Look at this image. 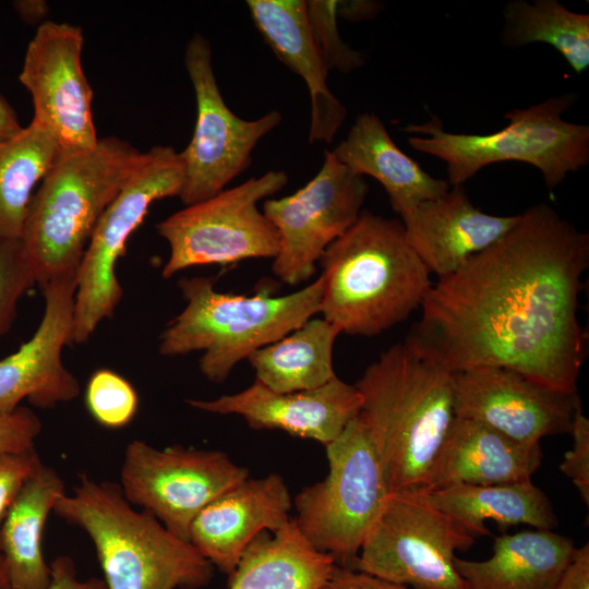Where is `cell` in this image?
<instances>
[{"label":"cell","mask_w":589,"mask_h":589,"mask_svg":"<svg viewBox=\"0 0 589 589\" xmlns=\"http://www.w3.org/2000/svg\"><path fill=\"white\" fill-rule=\"evenodd\" d=\"M589 235L550 205L529 207L495 243L437 278L406 342L449 372L495 366L577 393Z\"/></svg>","instance_id":"6da1fadb"},{"label":"cell","mask_w":589,"mask_h":589,"mask_svg":"<svg viewBox=\"0 0 589 589\" xmlns=\"http://www.w3.org/2000/svg\"><path fill=\"white\" fill-rule=\"evenodd\" d=\"M354 386L389 493H428L455 418L452 372L400 342L372 362Z\"/></svg>","instance_id":"7a4b0ae2"},{"label":"cell","mask_w":589,"mask_h":589,"mask_svg":"<svg viewBox=\"0 0 589 589\" xmlns=\"http://www.w3.org/2000/svg\"><path fill=\"white\" fill-rule=\"evenodd\" d=\"M320 313L341 333L371 337L421 308L431 274L408 243L399 219L362 211L322 254Z\"/></svg>","instance_id":"3957f363"},{"label":"cell","mask_w":589,"mask_h":589,"mask_svg":"<svg viewBox=\"0 0 589 589\" xmlns=\"http://www.w3.org/2000/svg\"><path fill=\"white\" fill-rule=\"evenodd\" d=\"M53 514L81 528L95 546L107 589H200L214 566L146 510H136L119 484L80 477Z\"/></svg>","instance_id":"277c9868"},{"label":"cell","mask_w":589,"mask_h":589,"mask_svg":"<svg viewBox=\"0 0 589 589\" xmlns=\"http://www.w3.org/2000/svg\"><path fill=\"white\" fill-rule=\"evenodd\" d=\"M142 157L116 136L99 139L88 151L61 153L33 194L20 238L40 288L77 275L100 217Z\"/></svg>","instance_id":"5b68a950"},{"label":"cell","mask_w":589,"mask_h":589,"mask_svg":"<svg viewBox=\"0 0 589 589\" xmlns=\"http://www.w3.org/2000/svg\"><path fill=\"white\" fill-rule=\"evenodd\" d=\"M325 279L285 296L220 292L211 277L182 278L187 302L159 337L163 356L202 351L201 373L213 383L227 380L233 368L256 350L283 338L320 313Z\"/></svg>","instance_id":"8992f818"},{"label":"cell","mask_w":589,"mask_h":589,"mask_svg":"<svg viewBox=\"0 0 589 589\" xmlns=\"http://www.w3.org/2000/svg\"><path fill=\"white\" fill-rule=\"evenodd\" d=\"M575 99L565 94L513 109L505 115L508 124L489 134L452 133L436 117L404 130L420 134L408 137L413 149L446 164L450 185H462L485 166L520 161L536 167L553 190L589 163V127L562 117Z\"/></svg>","instance_id":"52a82bcc"},{"label":"cell","mask_w":589,"mask_h":589,"mask_svg":"<svg viewBox=\"0 0 589 589\" xmlns=\"http://www.w3.org/2000/svg\"><path fill=\"white\" fill-rule=\"evenodd\" d=\"M325 447L328 473L297 494L294 520L316 550L353 569L389 490L360 413Z\"/></svg>","instance_id":"ba28073f"},{"label":"cell","mask_w":589,"mask_h":589,"mask_svg":"<svg viewBox=\"0 0 589 589\" xmlns=\"http://www.w3.org/2000/svg\"><path fill=\"white\" fill-rule=\"evenodd\" d=\"M184 163L172 146L156 145L100 217L81 261L74 297L72 345L86 342L98 325L113 315L122 288L116 267L127 242L158 200L180 195Z\"/></svg>","instance_id":"9c48e42d"},{"label":"cell","mask_w":589,"mask_h":589,"mask_svg":"<svg viewBox=\"0 0 589 589\" xmlns=\"http://www.w3.org/2000/svg\"><path fill=\"white\" fill-rule=\"evenodd\" d=\"M287 183L285 171L268 170L161 220L156 229L169 245L161 275L169 278L194 266L274 259L279 236L257 204Z\"/></svg>","instance_id":"30bf717a"},{"label":"cell","mask_w":589,"mask_h":589,"mask_svg":"<svg viewBox=\"0 0 589 589\" xmlns=\"http://www.w3.org/2000/svg\"><path fill=\"white\" fill-rule=\"evenodd\" d=\"M474 540L425 493L390 492L353 569L412 589H467L454 560Z\"/></svg>","instance_id":"8fae6325"},{"label":"cell","mask_w":589,"mask_h":589,"mask_svg":"<svg viewBox=\"0 0 589 589\" xmlns=\"http://www.w3.org/2000/svg\"><path fill=\"white\" fill-rule=\"evenodd\" d=\"M120 488L127 501L157 518L176 537L189 541L197 514L219 495L249 478L220 450L158 449L133 440L124 450Z\"/></svg>","instance_id":"7c38bea8"},{"label":"cell","mask_w":589,"mask_h":589,"mask_svg":"<svg viewBox=\"0 0 589 589\" xmlns=\"http://www.w3.org/2000/svg\"><path fill=\"white\" fill-rule=\"evenodd\" d=\"M184 64L196 99V121L192 139L182 151L184 181L179 195L191 205L214 196L252 163V152L283 116L272 110L245 120L226 105L213 65L209 41L195 34L188 43Z\"/></svg>","instance_id":"4fadbf2b"},{"label":"cell","mask_w":589,"mask_h":589,"mask_svg":"<svg viewBox=\"0 0 589 589\" xmlns=\"http://www.w3.org/2000/svg\"><path fill=\"white\" fill-rule=\"evenodd\" d=\"M368 192L364 177L325 151L318 172L305 185L265 200L263 214L280 242L272 263L274 275L290 286L308 281L326 248L358 220Z\"/></svg>","instance_id":"5bb4252c"},{"label":"cell","mask_w":589,"mask_h":589,"mask_svg":"<svg viewBox=\"0 0 589 589\" xmlns=\"http://www.w3.org/2000/svg\"><path fill=\"white\" fill-rule=\"evenodd\" d=\"M83 45L81 27L44 21L27 46L19 76L32 96L33 120L53 135L61 153L88 151L99 141L93 89L82 67Z\"/></svg>","instance_id":"9a60e30c"},{"label":"cell","mask_w":589,"mask_h":589,"mask_svg":"<svg viewBox=\"0 0 589 589\" xmlns=\"http://www.w3.org/2000/svg\"><path fill=\"white\" fill-rule=\"evenodd\" d=\"M452 374L455 417L479 421L524 444L570 433L581 404L577 393L554 390L504 368Z\"/></svg>","instance_id":"2e32d148"},{"label":"cell","mask_w":589,"mask_h":589,"mask_svg":"<svg viewBox=\"0 0 589 589\" xmlns=\"http://www.w3.org/2000/svg\"><path fill=\"white\" fill-rule=\"evenodd\" d=\"M77 275L52 279L44 286L45 310L34 335L17 351L0 360V413L26 399L51 409L75 399L77 378L62 362V349L72 345Z\"/></svg>","instance_id":"e0dca14e"},{"label":"cell","mask_w":589,"mask_h":589,"mask_svg":"<svg viewBox=\"0 0 589 589\" xmlns=\"http://www.w3.org/2000/svg\"><path fill=\"white\" fill-rule=\"evenodd\" d=\"M187 404L208 413L240 416L252 429L281 430L325 446L361 411L358 389L338 376L323 386L290 393L274 392L255 380L239 393Z\"/></svg>","instance_id":"ac0fdd59"},{"label":"cell","mask_w":589,"mask_h":589,"mask_svg":"<svg viewBox=\"0 0 589 589\" xmlns=\"http://www.w3.org/2000/svg\"><path fill=\"white\" fill-rule=\"evenodd\" d=\"M292 506L281 476L248 478L206 505L193 520L189 542L228 577L241 554L262 531L276 532Z\"/></svg>","instance_id":"d6986e66"},{"label":"cell","mask_w":589,"mask_h":589,"mask_svg":"<svg viewBox=\"0 0 589 589\" xmlns=\"http://www.w3.org/2000/svg\"><path fill=\"white\" fill-rule=\"evenodd\" d=\"M408 243L437 278L456 272L518 221V215L485 213L470 201L464 185L416 204L400 215Z\"/></svg>","instance_id":"ffe728a7"},{"label":"cell","mask_w":589,"mask_h":589,"mask_svg":"<svg viewBox=\"0 0 589 589\" xmlns=\"http://www.w3.org/2000/svg\"><path fill=\"white\" fill-rule=\"evenodd\" d=\"M251 19L275 56L299 75L309 89V142L330 143L341 127L346 107L327 86V72L315 47L305 0H248Z\"/></svg>","instance_id":"44dd1931"},{"label":"cell","mask_w":589,"mask_h":589,"mask_svg":"<svg viewBox=\"0 0 589 589\" xmlns=\"http://www.w3.org/2000/svg\"><path fill=\"white\" fill-rule=\"evenodd\" d=\"M542 458L540 444H524L479 421L455 417L434 460L428 493L456 484L531 480Z\"/></svg>","instance_id":"7402d4cb"},{"label":"cell","mask_w":589,"mask_h":589,"mask_svg":"<svg viewBox=\"0 0 589 589\" xmlns=\"http://www.w3.org/2000/svg\"><path fill=\"white\" fill-rule=\"evenodd\" d=\"M576 548L552 530H527L494 539L491 557L454 565L467 589H554Z\"/></svg>","instance_id":"603a6c76"},{"label":"cell","mask_w":589,"mask_h":589,"mask_svg":"<svg viewBox=\"0 0 589 589\" xmlns=\"http://www.w3.org/2000/svg\"><path fill=\"white\" fill-rule=\"evenodd\" d=\"M332 152L353 172L378 181L398 215L450 189L447 180L432 177L406 155L375 113L360 115L346 139Z\"/></svg>","instance_id":"cb8c5ba5"},{"label":"cell","mask_w":589,"mask_h":589,"mask_svg":"<svg viewBox=\"0 0 589 589\" xmlns=\"http://www.w3.org/2000/svg\"><path fill=\"white\" fill-rule=\"evenodd\" d=\"M63 494L61 476L43 464L9 508L0 528V553L14 589H46L49 585L51 572L43 553V532Z\"/></svg>","instance_id":"d4e9b609"},{"label":"cell","mask_w":589,"mask_h":589,"mask_svg":"<svg viewBox=\"0 0 589 589\" xmlns=\"http://www.w3.org/2000/svg\"><path fill=\"white\" fill-rule=\"evenodd\" d=\"M335 566L290 518L276 532L262 531L250 542L227 589H323Z\"/></svg>","instance_id":"484cf974"},{"label":"cell","mask_w":589,"mask_h":589,"mask_svg":"<svg viewBox=\"0 0 589 589\" xmlns=\"http://www.w3.org/2000/svg\"><path fill=\"white\" fill-rule=\"evenodd\" d=\"M429 501L473 537L489 536L485 520L503 528L529 525L553 530L558 519L548 495L531 480L498 484H456L425 493Z\"/></svg>","instance_id":"4316f807"},{"label":"cell","mask_w":589,"mask_h":589,"mask_svg":"<svg viewBox=\"0 0 589 589\" xmlns=\"http://www.w3.org/2000/svg\"><path fill=\"white\" fill-rule=\"evenodd\" d=\"M341 330L325 318L311 317L249 358L256 381L277 393L313 389L337 377L334 344Z\"/></svg>","instance_id":"83f0119b"},{"label":"cell","mask_w":589,"mask_h":589,"mask_svg":"<svg viewBox=\"0 0 589 589\" xmlns=\"http://www.w3.org/2000/svg\"><path fill=\"white\" fill-rule=\"evenodd\" d=\"M60 155L53 135L35 120L0 143V237L21 238L34 188Z\"/></svg>","instance_id":"f1b7e54d"},{"label":"cell","mask_w":589,"mask_h":589,"mask_svg":"<svg viewBox=\"0 0 589 589\" xmlns=\"http://www.w3.org/2000/svg\"><path fill=\"white\" fill-rule=\"evenodd\" d=\"M503 14L508 45L548 44L577 74L589 68V14L570 11L556 0L512 1Z\"/></svg>","instance_id":"f546056e"},{"label":"cell","mask_w":589,"mask_h":589,"mask_svg":"<svg viewBox=\"0 0 589 589\" xmlns=\"http://www.w3.org/2000/svg\"><path fill=\"white\" fill-rule=\"evenodd\" d=\"M85 404L91 416L101 426L120 429L135 417L139 397L123 376L109 369H98L87 382Z\"/></svg>","instance_id":"4dcf8cb0"},{"label":"cell","mask_w":589,"mask_h":589,"mask_svg":"<svg viewBox=\"0 0 589 589\" xmlns=\"http://www.w3.org/2000/svg\"><path fill=\"white\" fill-rule=\"evenodd\" d=\"M306 15L315 47L327 73L335 69L348 73L364 63L363 56L348 47L338 33V1H306Z\"/></svg>","instance_id":"1f68e13d"},{"label":"cell","mask_w":589,"mask_h":589,"mask_svg":"<svg viewBox=\"0 0 589 589\" xmlns=\"http://www.w3.org/2000/svg\"><path fill=\"white\" fill-rule=\"evenodd\" d=\"M36 284L21 239L0 237V337L12 327L20 299Z\"/></svg>","instance_id":"d6a6232c"},{"label":"cell","mask_w":589,"mask_h":589,"mask_svg":"<svg viewBox=\"0 0 589 589\" xmlns=\"http://www.w3.org/2000/svg\"><path fill=\"white\" fill-rule=\"evenodd\" d=\"M41 465L35 447L0 454V528L23 485Z\"/></svg>","instance_id":"836d02e7"},{"label":"cell","mask_w":589,"mask_h":589,"mask_svg":"<svg viewBox=\"0 0 589 589\" xmlns=\"http://www.w3.org/2000/svg\"><path fill=\"white\" fill-rule=\"evenodd\" d=\"M570 434L573 447L565 453L560 465L561 471L568 477L578 490L586 506L589 505V420L582 412L581 404L577 407Z\"/></svg>","instance_id":"e575fe53"},{"label":"cell","mask_w":589,"mask_h":589,"mask_svg":"<svg viewBox=\"0 0 589 589\" xmlns=\"http://www.w3.org/2000/svg\"><path fill=\"white\" fill-rule=\"evenodd\" d=\"M41 432V421L34 410L20 406L9 413H0V454L35 447Z\"/></svg>","instance_id":"d590c367"},{"label":"cell","mask_w":589,"mask_h":589,"mask_svg":"<svg viewBox=\"0 0 589 589\" xmlns=\"http://www.w3.org/2000/svg\"><path fill=\"white\" fill-rule=\"evenodd\" d=\"M49 565L51 578L46 589H107L104 579H81L73 558L68 555L55 557Z\"/></svg>","instance_id":"8d00e7d4"},{"label":"cell","mask_w":589,"mask_h":589,"mask_svg":"<svg viewBox=\"0 0 589 589\" xmlns=\"http://www.w3.org/2000/svg\"><path fill=\"white\" fill-rule=\"evenodd\" d=\"M323 589H410L378 577L336 565Z\"/></svg>","instance_id":"74e56055"},{"label":"cell","mask_w":589,"mask_h":589,"mask_svg":"<svg viewBox=\"0 0 589 589\" xmlns=\"http://www.w3.org/2000/svg\"><path fill=\"white\" fill-rule=\"evenodd\" d=\"M554 589H589V543L574 552Z\"/></svg>","instance_id":"f35d334b"},{"label":"cell","mask_w":589,"mask_h":589,"mask_svg":"<svg viewBox=\"0 0 589 589\" xmlns=\"http://www.w3.org/2000/svg\"><path fill=\"white\" fill-rule=\"evenodd\" d=\"M13 7L20 17L31 24L41 22L49 11L48 3L44 0H19L13 2Z\"/></svg>","instance_id":"ab89813d"},{"label":"cell","mask_w":589,"mask_h":589,"mask_svg":"<svg viewBox=\"0 0 589 589\" xmlns=\"http://www.w3.org/2000/svg\"><path fill=\"white\" fill-rule=\"evenodd\" d=\"M22 129L14 109L0 95V143L13 137Z\"/></svg>","instance_id":"60d3db41"},{"label":"cell","mask_w":589,"mask_h":589,"mask_svg":"<svg viewBox=\"0 0 589 589\" xmlns=\"http://www.w3.org/2000/svg\"><path fill=\"white\" fill-rule=\"evenodd\" d=\"M0 589H14L8 575V570L0 553Z\"/></svg>","instance_id":"b9f144b4"}]
</instances>
